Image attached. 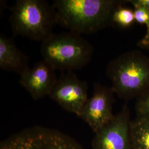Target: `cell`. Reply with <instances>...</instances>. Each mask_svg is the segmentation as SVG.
<instances>
[{"label": "cell", "mask_w": 149, "mask_h": 149, "mask_svg": "<svg viewBox=\"0 0 149 149\" xmlns=\"http://www.w3.org/2000/svg\"><path fill=\"white\" fill-rule=\"evenodd\" d=\"M122 0H55L56 23L71 32L91 34L113 25L112 18Z\"/></svg>", "instance_id": "6da1fadb"}, {"label": "cell", "mask_w": 149, "mask_h": 149, "mask_svg": "<svg viewBox=\"0 0 149 149\" xmlns=\"http://www.w3.org/2000/svg\"><path fill=\"white\" fill-rule=\"evenodd\" d=\"M106 73L120 99L137 98L149 89V56L137 50L128 51L111 60Z\"/></svg>", "instance_id": "7a4b0ae2"}, {"label": "cell", "mask_w": 149, "mask_h": 149, "mask_svg": "<svg viewBox=\"0 0 149 149\" xmlns=\"http://www.w3.org/2000/svg\"><path fill=\"white\" fill-rule=\"evenodd\" d=\"M9 22L14 37L43 42L53 33L56 12L44 0H17L10 8Z\"/></svg>", "instance_id": "3957f363"}, {"label": "cell", "mask_w": 149, "mask_h": 149, "mask_svg": "<svg viewBox=\"0 0 149 149\" xmlns=\"http://www.w3.org/2000/svg\"><path fill=\"white\" fill-rule=\"evenodd\" d=\"M40 52L44 61L55 70L73 71L84 68L91 61L93 45L75 32L53 34L42 43Z\"/></svg>", "instance_id": "277c9868"}, {"label": "cell", "mask_w": 149, "mask_h": 149, "mask_svg": "<svg viewBox=\"0 0 149 149\" xmlns=\"http://www.w3.org/2000/svg\"><path fill=\"white\" fill-rule=\"evenodd\" d=\"M0 149H84L69 136L51 128L36 126L10 136Z\"/></svg>", "instance_id": "5b68a950"}, {"label": "cell", "mask_w": 149, "mask_h": 149, "mask_svg": "<svg viewBox=\"0 0 149 149\" xmlns=\"http://www.w3.org/2000/svg\"><path fill=\"white\" fill-rule=\"evenodd\" d=\"M88 85L73 71L63 72L49 97L66 111L79 117L88 98Z\"/></svg>", "instance_id": "8992f818"}, {"label": "cell", "mask_w": 149, "mask_h": 149, "mask_svg": "<svg viewBox=\"0 0 149 149\" xmlns=\"http://www.w3.org/2000/svg\"><path fill=\"white\" fill-rule=\"evenodd\" d=\"M131 122L130 111L125 104L112 120L95 133L92 149H133Z\"/></svg>", "instance_id": "52a82bcc"}, {"label": "cell", "mask_w": 149, "mask_h": 149, "mask_svg": "<svg viewBox=\"0 0 149 149\" xmlns=\"http://www.w3.org/2000/svg\"><path fill=\"white\" fill-rule=\"evenodd\" d=\"M111 87L95 83L93 92L83 107L80 117L95 133L112 120L113 105L115 101Z\"/></svg>", "instance_id": "ba28073f"}, {"label": "cell", "mask_w": 149, "mask_h": 149, "mask_svg": "<svg viewBox=\"0 0 149 149\" xmlns=\"http://www.w3.org/2000/svg\"><path fill=\"white\" fill-rule=\"evenodd\" d=\"M19 76V84L34 100L49 96L58 79L55 70L44 60L28 68Z\"/></svg>", "instance_id": "9c48e42d"}, {"label": "cell", "mask_w": 149, "mask_h": 149, "mask_svg": "<svg viewBox=\"0 0 149 149\" xmlns=\"http://www.w3.org/2000/svg\"><path fill=\"white\" fill-rule=\"evenodd\" d=\"M29 58L18 48L13 39L0 34V68L17 74L29 68Z\"/></svg>", "instance_id": "30bf717a"}, {"label": "cell", "mask_w": 149, "mask_h": 149, "mask_svg": "<svg viewBox=\"0 0 149 149\" xmlns=\"http://www.w3.org/2000/svg\"><path fill=\"white\" fill-rule=\"evenodd\" d=\"M130 135L133 149H149V122L137 118L132 120Z\"/></svg>", "instance_id": "8fae6325"}, {"label": "cell", "mask_w": 149, "mask_h": 149, "mask_svg": "<svg viewBox=\"0 0 149 149\" xmlns=\"http://www.w3.org/2000/svg\"><path fill=\"white\" fill-rule=\"evenodd\" d=\"M135 21L134 9L127 7L125 5L118 7L114 12L112 18L113 25L116 24L123 28L130 27Z\"/></svg>", "instance_id": "7c38bea8"}, {"label": "cell", "mask_w": 149, "mask_h": 149, "mask_svg": "<svg viewBox=\"0 0 149 149\" xmlns=\"http://www.w3.org/2000/svg\"><path fill=\"white\" fill-rule=\"evenodd\" d=\"M127 3H130L133 7L135 21L146 26V33L145 36L149 35V9L139 4L135 0H127Z\"/></svg>", "instance_id": "4fadbf2b"}, {"label": "cell", "mask_w": 149, "mask_h": 149, "mask_svg": "<svg viewBox=\"0 0 149 149\" xmlns=\"http://www.w3.org/2000/svg\"><path fill=\"white\" fill-rule=\"evenodd\" d=\"M136 99L135 107L136 118L149 122V89Z\"/></svg>", "instance_id": "5bb4252c"}, {"label": "cell", "mask_w": 149, "mask_h": 149, "mask_svg": "<svg viewBox=\"0 0 149 149\" xmlns=\"http://www.w3.org/2000/svg\"><path fill=\"white\" fill-rule=\"evenodd\" d=\"M138 45L139 48L149 52V35L145 36L143 39L139 40L138 43Z\"/></svg>", "instance_id": "9a60e30c"}, {"label": "cell", "mask_w": 149, "mask_h": 149, "mask_svg": "<svg viewBox=\"0 0 149 149\" xmlns=\"http://www.w3.org/2000/svg\"><path fill=\"white\" fill-rule=\"evenodd\" d=\"M135 1L139 4L144 6L149 9V0H135Z\"/></svg>", "instance_id": "2e32d148"}]
</instances>
